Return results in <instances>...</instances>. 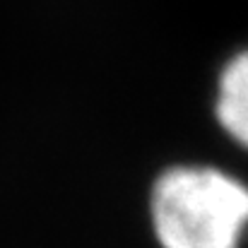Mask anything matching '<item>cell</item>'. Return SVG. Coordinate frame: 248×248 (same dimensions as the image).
<instances>
[{
	"instance_id": "cell-1",
	"label": "cell",
	"mask_w": 248,
	"mask_h": 248,
	"mask_svg": "<svg viewBox=\"0 0 248 248\" xmlns=\"http://www.w3.org/2000/svg\"><path fill=\"white\" fill-rule=\"evenodd\" d=\"M150 210L162 248H239L248 186L212 166H173L157 178Z\"/></svg>"
},
{
	"instance_id": "cell-2",
	"label": "cell",
	"mask_w": 248,
	"mask_h": 248,
	"mask_svg": "<svg viewBox=\"0 0 248 248\" xmlns=\"http://www.w3.org/2000/svg\"><path fill=\"white\" fill-rule=\"evenodd\" d=\"M215 116L222 130L248 150V48L239 51L219 73Z\"/></svg>"
}]
</instances>
